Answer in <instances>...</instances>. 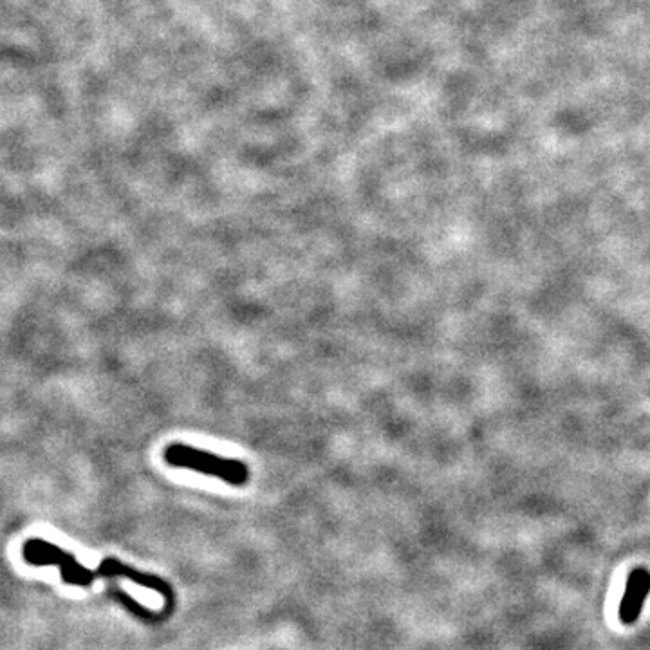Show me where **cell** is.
<instances>
[{
  "label": "cell",
  "instance_id": "obj_1",
  "mask_svg": "<svg viewBox=\"0 0 650 650\" xmlns=\"http://www.w3.org/2000/svg\"><path fill=\"white\" fill-rule=\"evenodd\" d=\"M165 461L168 466L192 470L197 474L210 475L219 481L232 486H244L250 481V468L239 459H228L221 455L206 452L185 443L168 445L165 450Z\"/></svg>",
  "mask_w": 650,
  "mask_h": 650
},
{
  "label": "cell",
  "instance_id": "obj_2",
  "mask_svg": "<svg viewBox=\"0 0 650 650\" xmlns=\"http://www.w3.org/2000/svg\"><path fill=\"white\" fill-rule=\"evenodd\" d=\"M24 560L31 566H55L60 569V575L64 578L65 584L87 587L94 582L96 573L91 569L82 566L75 555L67 553L55 544L47 540H28L22 549Z\"/></svg>",
  "mask_w": 650,
  "mask_h": 650
},
{
  "label": "cell",
  "instance_id": "obj_3",
  "mask_svg": "<svg viewBox=\"0 0 650 650\" xmlns=\"http://www.w3.org/2000/svg\"><path fill=\"white\" fill-rule=\"evenodd\" d=\"M96 575L107 576V578H127L130 582H134V584L143 585V587H147L150 591H156V593H159V595L165 598L167 611H172V607L176 604V595H174L172 587L163 578L141 573L138 569L127 566V564H123V562L116 560V558H105L102 564H100V567H98Z\"/></svg>",
  "mask_w": 650,
  "mask_h": 650
},
{
  "label": "cell",
  "instance_id": "obj_4",
  "mask_svg": "<svg viewBox=\"0 0 650 650\" xmlns=\"http://www.w3.org/2000/svg\"><path fill=\"white\" fill-rule=\"evenodd\" d=\"M650 593V571L645 567H636L627 578L625 593L620 602V620L625 625L638 622L643 611V604Z\"/></svg>",
  "mask_w": 650,
  "mask_h": 650
}]
</instances>
